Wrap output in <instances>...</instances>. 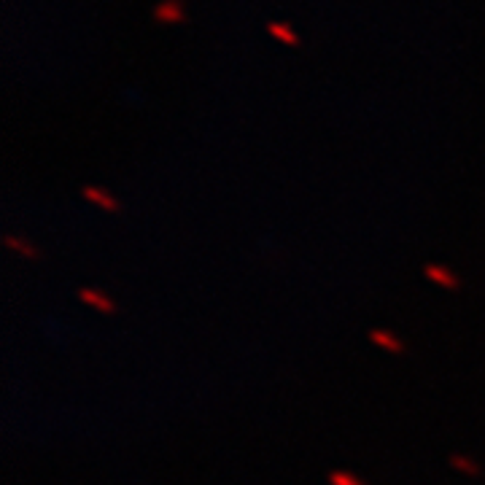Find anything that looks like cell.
<instances>
[{
  "label": "cell",
  "mask_w": 485,
  "mask_h": 485,
  "mask_svg": "<svg viewBox=\"0 0 485 485\" xmlns=\"http://www.w3.org/2000/svg\"><path fill=\"white\" fill-rule=\"evenodd\" d=\"M154 22H160V24H178V22H186V6H183V0H162L160 6L154 8Z\"/></svg>",
  "instance_id": "obj_1"
},
{
  "label": "cell",
  "mask_w": 485,
  "mask_h": 485,
  "mask_svg": "<svg viewBox=\"0 0 485 485\" xmlns=\"http://www.w3.org/2000/svg\"><path fill=\"white\" fill-rule=\"evenodd\" d=\"M424 272L429 281H434L437 286H442V288H450V291H459V288H461V278H459L450 267H442V264H426Z\"/></svg>",
  "instance_id": "obj_2"
},
{
  "label": "cell",
  "mask_w": 485,
  "mask_h": 485,
  "mask_svg": "<svg viewBox=\"0 0 485 485\" xmlns=\"http://www.w3.org/2000/svg\"><path fill=\"white\" fill-rule=\"evenodd\" d=\"M369 340L378 345V348H383V351H388V353H394V356H402L404 353V343L394 334V332L372 329V332H369Z\"/></svg>",
  "instance_id": "obj_3"
},
{
  "label": "cell",
  "mask_w": 485,
  "mask_h": 485,
  "mask_svg": "<svg viewBox=\"0 0 485 485\" xmlns=\"http://www.w3.org/2000/svg\"><path fill=\"white\" fill-rule=\"evenodd\" d=\"M84 197H86L89 202H95V205H100L102 210H111V213H119L121 210L119 200H116L111 192L98 189V186H86V189H84Z\"/></svg>",
  "instance_id": "obj_4"
},
{
  "label": "cell",
  "mask_w": 485,
  "mask_h": 485,
  "mask_svg": "<svg viewBox=\"0 0 485 485\" xmlns=\"http://www.w3.org/2000/svg\"><path fill=\"white\" fill-rule=\"evenodd\" d=\"M81 300L86 305H92V307H98L100 313H116V302L105 294V291H100V288H81V294H79Z\"/></svg>",
  "instance_id": "obj_5"
},
{
  "label": "cell",
  "mask_w": 485,
  "mask_h": 485,
  "mask_svg": "<svg viewBox=\"0 0 485 485\" xmlns=\"http://www.w3.org/2000/svg\"><path fill=\"white\" fill-rule=\"evenodd\" d=\"M267 30H270V36L272 38L283 40L286 46H300V36L294 33V27L291 24H286V22H270L267 24Z\"/></svg>",
  "instance_id": "obj_6"
},
{
  "label": "cell",
  "mask_w": 485,
  "mask_h": 485,
  "mask_svg": "<svg viewBox=\"0 0 485 485\" xmlns=\"http://www.w3.org/2000/svg\"><path fill=\"white\" fill-rule=\"evenodd\" d=\"M450 466L459 469V472H464V475H469V477H480V475H483V466L477 464L475 459H469V456H461V453H453V456H450Z\"/></svg>",
  "instance_id": "obj_7"
},
{
  "label": "cell",
  "mask_w": 485,
  "mask_h": 485,
  "mask_svg": "<svg viewBox=\"0 0 485 485\" xmlns=\"http://www.w3.org/2000/svg\"><path fill=\"white\" fill-rule=\"evenodd\" d=\"M6 245H8V248H14V251H17V254H22V256H27V259H40V251L30 240H24V238L6 235Z\"/></svg>",
  "instance_id": "obj_8"
},
{
  "label": "cell",
  "mask_w": 485,
  "mask_h": 485,
  "mask_svg": "<svg viewBox=\"0 0 485 485\" xmlns=\"http://www.w3.org/2000/svg\"><path fill=\"white\" fill-rule=\"evenodd\" d=\"M329 485H367L362 477H356L353 472H348V469H334V472H329Z\"/></svg>",
  "instance_id": "obj_9"
}]
</instances>
